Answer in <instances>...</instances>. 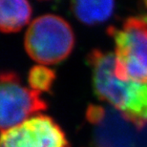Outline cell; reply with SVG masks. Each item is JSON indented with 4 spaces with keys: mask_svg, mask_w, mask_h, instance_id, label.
I'll use <instances>...</instances> for the list:
<instances>
[{
    "mask_svg": "<svg viewBox=\"0 0 147 147\" xmlns=\"http://www.w3.org/2000/svg\"><path fill=\"white\" fill-rule=\"evenodd\" d=\"M96 147H147V123L137 126L119 112L96 105L87 109Z\"/></svg>",
    "mask_w": 147,
    "mask_h": 147,
    "instance_id": "obj_4",
    "label": "cell"
},
{
    "mask_svg": "<svg viewBox=\"0 0 147 147\" xmlns=\"http://www.w3.org/2000/svg\"><path fill=\"white\" fill-rule=\"evenodd\" d=\"M32 16V7L27 1H0V31L3 33L18 32L28 24Z\"/></svg>",
    "mask_w": 147,
    "mask_h": 147,
    "instance_id": "obj_7",
    "label": "cell"
},
{
    "mask_svg": "<svg viewBox=\"0 0 147 147\" xmlns=\"http://www.w3.org/2000/svg\"><path fill=\"white\" fill-rule=\"evenodd\" d=\"M115 9L113 1H74L71 11L79 21L86 25L102 23L112 16Z\"/></svg>",
    "mask_w": 147,
    "mask_h": 147,
    "instance_id": "obj_8",
    "label": "cell"
},
{
    "mask_svg": "<svg viewBox=\"0 0 147 147\" xmlns=\"http://www.w3.org/2000/svg\"><path fill=\"white\" fill-rule=\"evenodd\" d=\"M96 95L107 101L137 126L147 123V84L122 80L115 75L116 57L112 53L93 50L88 55Z\"/></svg>",
    "mask_w": 147,
    "mask_h": 147,
    "instance_id": "obj_1",
    "label": "cell"
},
{
    "mask_svg": "<svg viewBox=\"0 0 147 147\" xmlns=\"http://www.w3.org/2000/svg\"><path fill=\"white\" fill-rule=\"evenodd\" d=\"M144 4H145V6H146V8H147V2H145V3H144Z\"/></svg>",
    "mask_w": 147,
    "mask_h": 147,
    "instance_id": "obj_10",
    "label": "cell"
},
{
    "mask_svg": "<svg viewBox=\"0 0 147 147\" xmlns=\"http://www.w3.org/2000/svg\"><path fill=\"white\" fill-rule=\"evenodd\" d=\"M55 80V73L42 65L34 66L28 75L31 89L36 92H49Z\"/></svg>",
    "mask_w": 147,
    "mask_h": 147,
    "instance_id": "obj_9",
    "label": "cell"
},
{
    "mask_svg": "<svg viewBox=\"0 0 147 147\" xmlns=\"http://www.w3.org/2000/svg\"><path fill=\"white\" fill-rule=\"evenodd\" d=\"M0 147H70L60 126L44 115L32 117L0 134Z\"/></svg>",
    "mask_w": 147,
    "mask_h": 147,
    "instance_id": "obj_6",
    "label": "cell"
},
{
    "mask_svg": "<svg viewBox=\"0 0 147 147\" xmlns=\"http://www.w3.org/2000/svg\"><path fill=\"white\" fill-rule=\"evenodd\" d=\"M108 33L116 44L115 75L147 84V22L142 17H130L121 28L111 27Z\"/></svg>",
    "mask_w": 147,
    "mask_h": 147,
    "instance_id": "obj_3",
    "label": "cell"
},
{
    "mask_svg": "<svg viewBox=\"0 0 147 147\" xmlns=\"http://www.w3.org/2000/svg\"><path fill=\"white\" fill-rule=\"evenodd\" d=\"M75 46V34L62 17L44 14L31 23L25 34V49L32 59L54 65L66 59Z\"/></svg>",
    "mask_w": 147,
    "mask_h": 147,
    "instance_id": "obj_2",
    "label": "cell"
},
{
    "mask_svg": "<svg viewBox=\"0 0 147 147\" xmlns=\"http://www.w3.org/2000/svg\"><path fill=\"white\" fill-rule=\"evenodd\" d=\"M46 109L39 93L23 86L16 74H0V131L16 127Z\"/></svg>",
    "mask_w": 147,
    "mask_h": 147,
    "instance_id": "obj_5",
    "label": "cell"
}]
</instances>
